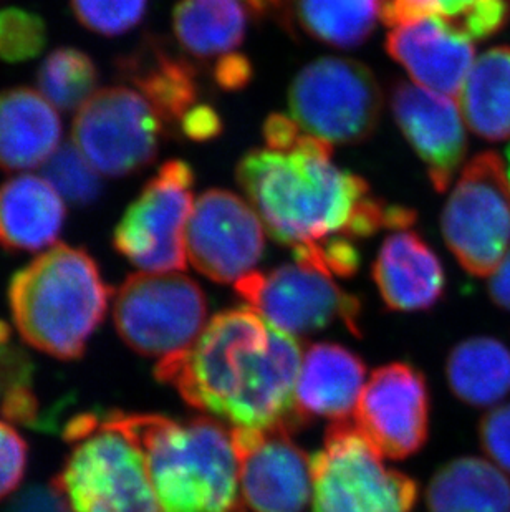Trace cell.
<instances>
[{"label":"cell","mask_w":510,"mask_h":512,"mask_svg":"<svg viewBox=\"0 0 510 512\" xmlns=\"http://www.w3.org/2000/svg\"><path fill=\"white\" fill-rule=\"evenodd\" d=\"M254 19H275L292 24L295 0H242Z\"/></svg>","instance_id":"f35d334b"},{"label":"cell","mask_w":510,"mask_h":512,"mask_svg":"<svg viewBox=\"0 0 510 512\" xmlns=\"http://www.w3.org/2000/svg\"><path fill=\"white\" fill-rule=\"evenodd\" d=\"M125 82L140 92L166 126H179L198 103V72L168 42L150 37L118 62Z\"/></svg>","instance_id":"d6986e66"},{"label":"cell","mask_w":510,"mask_h":512,"mask_svg":"<svg viewBox=\"0 0 510 512\" xmlns=\"http://www.w3.org/2000/svg\"><path fill=\"white\" fill-rule=\"evenodd\" d=\"M179 131L189 140L203 141L214 140L222 131L221 116L217 115L214 108L209 105H196V107L184 116L179 125Z\"/></svg>","instance_id":"8d00e7d4"},{"label":"cell","mask_w":510,"mask_h":512,"mask_svg":"<svg viewBox=\"0 0 510 512\" xmlns=\"http://www.w3.org/2000/svg\"><path fill=\"white\" fill-rule=\"evenodd\" d=\"M444 241L464 269L491 276L510 249V183L501 156L484 151L462 171L441 218Z\"/></svg>","instance_id":"9c48e42d"},{"label":"cell","mask_w":510,"mask_h":512,"mask_svg":"<svg viewBox=\"0 0 510 512\" xmlns=\"http://www.w3.org/2000/svg\"><path fill=\"white\" fill-rule=\"evenodd\" d=\"M27 461L29 448L24 438L9 423L0 421V499L7 498L19 488Z\"/></svg>","instance_id":"1f68e13d"},{"label":"cell","mask_w":510,"mask_h":512,"mask_svg":"<svg viewBox=\"0 0 510 512\" xmlns=\"http://www.w3.org/2000/svg\"><path fill=\"white\" fill-rule=\"evenodd\" d=\"M313 512H413L418 484L388 468L355 423L335 421L312 459Z\"/></svg>","instance_id":"8992f818"},{"label":"cell","mask_w":510,"mask_h":512,"mask_svg":"<svg viewBox=\"0 0 510 512\" xmlns=\"http://www.w3.org/2000/svg\"><path fill=\"white\" fill-rule=\"evenodd\" d=\"M489 292L499 307L510 310V249L502 259L501 266L492 274Z\"/></svg>","instance_id":"ab89813d"},{"label":"cell","mask_w":510,"mask_h":512,"mask_svg":"<svg viewBox=\"0 0 510 512\" xmlns=\"http://www.w3.org/2000/svg\"><path fill=\"white\" fill-rule=\"evenodd\" d=\"M302 360L295 335L239 307L217 314L184 352L159 360L154 377L236 428L292 431L307 421L295 397Z\"/></svg>","instance_id":"6da1fadb"},{"label":"cell","mask_w":510,"mask_h":512,"mask_svg":"<svg viewBox=\"0 0 510 512\" xmlns=\"http://www.w3.org/2000/svg\"><path fill=\"white\" fill-rule=\"evenodd\" d=\"M44 178L68 203L85 208L95 203L103 191V181L75 145L65 143L44 165Z\"/></svg>","instance_id":"f1b7e54d"},{"label":"cell","mask_w":510,"mask_h":512,"mask_svg":"<svg viewBox=\"0 0 510 512\" xmlns=\"http://www.w3.org/2000/svg\"><path fill=\"white\" fill-rule=\"evenodd\" d=\"M383 0H295L300 27L337 49H353L370 39L381 19Z\"/></svg>","instance_id":"4316f807"},{"label":"cell","mask_w":510,"mask_h":512,"mask_svg":"<svg viewBox=\"0 0 510 512\" xmlns=\"http://www.w3.org/2000/svg\"><path fill=\"white\" fill-rule=\"evenodd\" d=\"M113 416L143 451L161 512H241L239 463L221 423L206 416Z\"/></svg>","instance_id":"3957f363"},{"label":"cell","mask_w":510,"mask_h":512,"mask_svg":"<svg viewBox=\"0 0 510 512\" xmlns=\"http://www.w3.org/2000/svg\"><path fill=\"white\" fill-rule=\"evenodd\" d=\"M193 168L171 160L146 183L113 232V246L145 272L186 269V229L193 213Z\"/></svg>","instance_id":"30bf717a"},{"label":"cell","mask_w":510,"mask_h":512,"mask_svg":"<svg viewBox=\"0 0 510 512\" xmlns=\"http://www.w3.org/2000/svg\"><path fill=\"white\" fill-rule=\"evenodd\" d=\"M236 176L267 231L292 249L350 236L373 198L365 179L333 165L330 143L305 133L290 150L249 151Z\"/></svg>","instance_id":"7a4b0ae2"},{"label":"cell","mask_w":510,"mask_h":512,"mask_svg":"<svg viewBox=\"0 0 510 512\" xmlns=\"http://www.w3.org/2000/svg\"><path fill=\"white\" fill-rule=\"evenodd\" d=\"M355 425L383 458L405 459L428 440L429 393L423 373L408 363H390L371 373Z\"/></svg>","instance_id":"5bb4252c"},{"label":"cell","mask_w":510,"mask_h":512,"mask_svg":"<svg viewBox=\"0 0 510 512\" xmlns=\"http://www.w3.org/2000/svg\"><path fill=\"white\" fill-rule=\"evenodd\" d=\"M285 428H234L244 503L254 512H304L312 494V461Z\"/></svg>","instance_id":"9a60e30c"},{"label":"cell","mask_w":510,"mask_h":512,"mask_svg":"<svg viewBox=\"0 0 510 512\" xmlns=\"http://www.w3.org/2000/svg\"><path fill=\"white\" fill-rule=\"evenodd\" d=\"M98 80V68L92 57L73 47L53 50L37 72L40 93L62 112L80 110L95 93Z\"/></svg>","instance_id":"83f0119b"},{"label":"cell","mask_w":510,"mask_h":512,"mask_svg":"<svg viewBox=\"0 0 510 512\" xmlns=\"http://www.w3.org/2000/svg\"><path fill=\"white\" fill-rule=\"evenodd\" d=\"M70 4L78 22L103 37L135 29L148 9V0H70Z\"/></svg>","instance_id":"4dcf8cb0"},{"label":"cell","mask_w":510,"mask_h":512,"mask_svg":"<svg viewBox=\"0 0 510 512\" xmlns=\"http://www.w3.org/2000/svg\"><path fill=\"white\" fill-rule=\"evenodd\" d=\"M439 5L441 17L448 27L456 29L467 15L471 14L472 9L476 7L479 0H434Z\"/></svg>","instance_id":"60d3db41"},{"label":"cell","mask_w":510,"mask_h":512,"mask_svg":"<svg viewBox=\"0 0 510 512\" xmlns=\"http://www.w3.org/2000/svg\"><path fill=\"white\" fill-rule=\"evenodd\" d=\"M47 45V25L40 15L17 7L0 10V58L9 63L27 62Z\"/></svg>","instance_id":"f546056e"},{"label":"cell","mask_w":510,"mask_h":512,"mask_svg":"<svg viewBox=\"0 0 510 512\" xmlns=\"http://www.w3.org/2000/svg\"><path fill=\"white\" fill-rule=\"evenodd\" d=\"M366 368L352 350L337 343L308 348L297 382V405L305 420L323 416L343 421L357 410Z\"/></svg>","instance_id":"44dd1931"},{"label":"cell","mask_w":510,"mask_h":512,"mask_svg":"<svg viewBox=\"0 0 510 512\" xmlns=\"http://www.w3.org/2000/svg\"><path fill=\"white\" fill-rule=\"evenodd\" d=\"M507 176H509V183H510V146L507 148Z\"/></svg>","instance_id":"7bdbcfd3"},{"label":"cell","mask_w":510,"mask_h":512,"mask_svg":"<svg viewBox=\"0 0 510 512\" xmlns=\"http://www.w3.org/2000/svg\"><path fill=\"white\" fill-rule=\"evenodd\" d=\"M9 340V325L5 324V322H2V320H0V345H4V343H9Z\"/></svg>","instance_id":"b9f144b4"},{"label":"cell","mask_w":510,"mask_h":512,"mask_svg":"<svg viewBox=\"0 0 510 512\" xmlns=\"http://www.w3.org/2000/svg\"><path fill=\"white\" fill-rule=\"evenodd\" d=\"M373 281L386 307L398 312L431 309L446 285L438 254L409 229L395 231L383 241L373 264Z\"/></svg>","instance_id":"ac0fdd59"},{"label":"cell","mask_w":510,"mask_h":512,"mask_svg":"<svg viewBox=\"0 0 510 512\" xmlns=\"http://www.w3.org/2000/svg\"><path fill=\"white\" fill-rule=\"evenodd\" d=\"M5 512H72L55 486H32L15 496Z\"/></svg>","instance_id":"e575fe53"},{"label":"cell","mask_w":510,"mask_h":512,"mask_svg":"<svg viewBox=\"0 0 510 512\" xmlns=\"http://www.w3.org/2000/svg\"><path fill=\"white\" fill-rule=\"evenodd\" d=\"M166 125L140 92L108 87L93 93L73 120V145L110 178L145 170L158 155Z\"/></svg>","instance_id":"8fae6325"},{"label":"cell","mask_w":510,"mask_h":512,"mask_svg":"<svg viewBox=\"0 0 510 512\" xmlns=\"http://www.w3.org/2000/svg\"><path fill=\"white\" fill-rule=\"evenodd\" d=\"M67 208L45 178L20 174L0 184V249L37 252L62 232Z\"/></svg>","instance_id":"7402d4cb"},{"label":"cell","mask_w":510,"mask_h":512,"mask_svg":"<svg viewBox=\"0 0 510 512\" xmlns=\"http://www.w3.org/2000/svg\"><path fill=\"white\" fill-rule=\"evenodd\" d=\"M207 300L198 282L178 272H138L115 295L121 340L143 357H173L206 327Z\"/></svg>","instance_id":"ba28073f"},{"label":"cell","mask_w":510,"mask_h":512,"mask_svg":"<svg viewBox=\"0 0 510 512\" xmlns=\"http://www.w3.org/2000/svg\"><path fill=\"white\" fill-rule=\"evenodd\" d=\"M252 75H254V68L251 60L239 52L224 55L217 60L214 67V80L226 92H239L247 87V83L252 80Z\"/></svg>","instance_id":"d590c367"},{"label":"cell","mask_w":510,"mask_h":512,"mask_svg":"<svg viewBox=\"0 0 510 512\" xmlns=\"http://www.w3.org/2000/svg\"><path fill=\"white\" fill-rule=\"evenodd\" d=\"M390 103L401 133L426 166L433 188L443 193L467 153L466 128L458 105L451 97L405 80L391 88Z\"/></svg>","instance_id":"2e32d148"},{"label":"cell","mask_w":510,"mask_h":512,"mask_svg":"<svg viewBox=\"0 0 510 512\" xmlns=\"http://www.w3.org/2000/svg\"><path fill=\"white\" fill-rule=\"evenodd\" d=\"M62 121L52 103L32 88L0 92V170H34L60 148Z\"/></svg>","instance_id":"ffe728a7"},{"label":"cell","mask_w":510,"mask_h":512,"mask_svg":"<svg viewBox=\"0 0 510 512\" xmlns=\"http://www.w3.org/2000/svg\"><path fill=\"white\" fill-rule=\"evenodd\" d=\"M299 123L289 116L270 115L264 123V140L269 150L285 151L299 141L302 133Z\"/></svg>","instance_id":"74e56055"},{"label":"cell","mask_w":510,"mask_h":512,"mask_svg":"<svg viewBox=\"0 0 510 512\" xmlns=\"http://www.w3.org/2000/svg\"><path fill=\"white\" fill-rule=\"evenodd\" d=\"M385 47L416 85L444 97L461 93L467 73L476 62L471 40L454 32L439 17L393 27Z\"/></svg>","instance_id":"e0dca14e"},{"label":"cell","mask_w":510,"mask_h":512,"mask_svg":"<svg viewBox=\"0 0 510 512\" xmlns=\"http://www.w3.org/2000/svg\"><path fill=\"white\" fill-rule=\"evenodd\" d=\"M249 17L242 0H179L173 14L174 35L193 57L221 58L244 42Z\"/></svg>","instance_id":"cb8c5ba5"},{"label":"cell","mask_w":510,"mask_h":512,"mask_svg":"<svg viewBox=\"0 0 510 512\" xmlns=\"http://www.w3.org/2000/svg\"><path fill=\"white\" fill-rule=\"evenodd\" d=\"M72 443L52 483L72 512H161L145 455L113 413Z\"/></svg>","instance_id":"5b68a950"},{"label":"cell","mask_w":510,"mask_h":512,"mask_svg":"<svg viewBox=\"0 0 510 512\" xmlns=\"http://www.w3.org/2000/svg\"><path fill=\"white\" fill-rule=\"evenodd\" d=\"M446 375L459 400L494 405L510 393V350L491 337L464 340L449 353Z\"/></svg>","instance_id":"484cf974"},{"label":"cell","mask_w":510,"mask_h":512,"mask_svg":"<svg viewBox=\"0 0 510 512\" xmlns=\"http://www.w3.org/2000/svg\"><path fill=\"white\" fill-rule=\"evenodd\" d=\"M236 292L269 324L287 334L307 335L342 320L358 335L361 302L340 289L332 276L295 261L269 272H251Z\"/></svg>","instance_id":"7c38bea8"},{"label":"cell","mask_w":510,"mask_h":512,"mask_svg":"<svg viewBox=\"0 0 510 512\" xmlns=\"http://www.w3.org/2000/svg\"><path fill=\"white\" fill-rule=\"evenodd\" d=\"M10 314L30 347L78 360L105 319L110 287L82 247L55 244L10 279Z\"/></svg>","instance_id":"277c9868"},{"label":"cell","mask_w":510,"mask_h":512,"mask_svg":"<svg viewBox=\"0 0 510 512\" xmlns=\"http://www.w3.org/2000/svg\"><path fill=\"white\" fill-rule=\"evenodd\" d=\"M481 445L497 468L510 473V403L497 406L482 418Z\"/></svg>","instance_id":"d6a6232c"},{"label":"cell","mask_w":510,"mask_h":512,"mask_svg":"<svg viewBox=\"0 0 510 512\" xmlns=\"http://www.w3.org/2000/svg\"><path fill=\"white\" fill-rule=\"evenodd\" d=\"M289 108L307 135L358 145L375 133L383 113L380 83L365 63L322 57L305 65L289 88Z\"/></svg>","instance_id":"52a82bcc"},{"label":"cell","mask_w":510,"mask_h":512,"mask_svg":"<svg viewBox=\"0 0 510 512\" xmlns=\"http://www.w3.org/2000/svg\"><path fill=\"white\" fill-rule=\"evenodd\" d=\"M426 503L429 512H510V481L486 459H454L434 474Z\"/></svg>","instance_id":"603a6c76"},{"label":"cell","mask_w":510,"mask_h":512,"mask_svg":"<svg viewBox=\"0 0 510 512\" xmlns=\"http://www.w3.org/2000/svg\"><path fill=\"white\" fill-rule=\"evenodd\" d=\"M461 113L476 135L510 138V47H494L474 62L461 88Z\"/></svg>","instance_id":"d4e9b609"},{"label":"cell","mask_w":510,"mask_h":512,"mask_svg":"<svg viewBox=\"0 0 510 512\" xmlns=\"http://www.w3.org/2000/svg\"><path fill=\"white\" fill-rule=\"evenodd\" d=\"M254 209L226 189H209L194 203L186 251L196 271L219 284L254 272L264 256L265 232Z\"/></svg>","instance_id":"4fadbf2b"},{"label":"cell","mask_w":510,"mask_h":512,"mask_svg":"<svg viewBox=\"0 0 510 512\" xmlns=\"http://www.w3.org/2000/svg\"><path fill=\"white\" fill-rule=\"evenodd\" d=\"M35 365L29 353L12 343L0 345V400L34 385Z\"/></svg>","instance_id":"836d02e7"}]
</instances>
